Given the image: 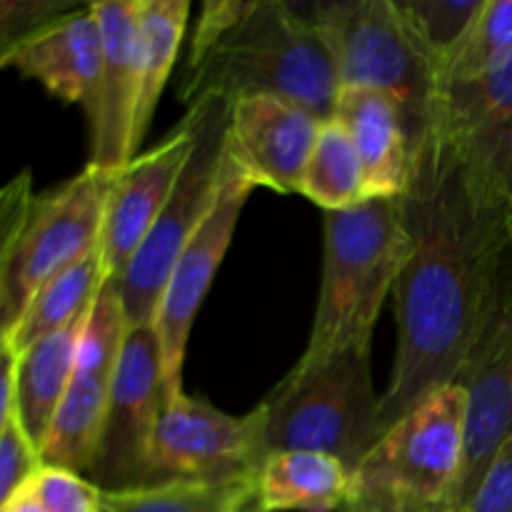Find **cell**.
<instances>
[{"label": "cell", "mask_w": 512, "mask_h": 512, "mask_svg": "<svg viewBox=\"0 0 512 512\" xmlns=\"http://www.w3.org/2000/svg\"><path fill=\"white\" fill-rule=\"evenodd\" d=\"M340 512H410L408 508H403L395 500L385 498V495L373 493V490H350L348 500L340 508Z\"/></svg>", "instance_id": "obj_34"}, {"label": "cell", "mask_w": 512, "mask_h": 512, "mask_svg": "<svg viewBox=\"0 0 512 512\" xmlns=\"http://www.w3.org/2000/svg\"><path fill=\"white\" fill-rule=\"evenodd\" d=\"M300 195L328 210H348L368 203L363 163L358 158L348 130L338 120H328L320 128L315 148L305 165Z\"/></svg>", "instance_id": "obj_25"}, {"label": "cell", "mask_w": 512, "mask_h": 512, "mask_svg": "<svg viewBox=\"0 0 512 512\" xmlns=\"http://www.w3.org/2000/svg\"><path fill=\"white\" fill-rule=\"evenodd\" d=\"M395 3L438 73V63L463 38L483 0H408V3L395 0Z\"/></svg>", "instance_id": "obj_27"}, {"label": "cell", "mask_w": 512, "mask_h": 512, "mask_svg": "<svg viewBox=\"0 0 512 512\" xmlns=\"http://www.w3.org/2000/svg\"><path fill=\"white\" fill-rule=\"evenodd\" d=\"M103 38V73L90 120V165L120 170L138 158V0L93 3Z\"/></svg>", "instance_id": "obj_15"}, {"label": "cell", "mask_w": 512, "mask_h": 512, "mask_svg": "<svg viewBox=\"0 0 512 512\" xmlns=\"http://www.w3.org/2000/svg\"><path fill=\"white\" fill-rule=\"evenodd\" d=\"M400 205L410 248L393 288L398 350L380 403L383 433L430 390L455 383L510 240V210L485 203L433 135Z\"/></svg>", "instance_id": "obj_1"}, {"label": "cell", "mask_w": 512, "mask_h": 512, "mask_svg": "<svg viewBox=\"0 0 512 512\" xmlns=\"http://www.w3.org/2000/svg\"><path fill=\"white\" fill-rule=\"evenodd\" d=\"M165 390L163 353L153 325H130L110 383L103 440L88 480L100 490L148 485V453Z\"/></svg>", "instance_id": "obj_12"}, {"label": "cell", "mask_w": 512, "mask_h": 512, "mask_svg": "<svg viewBox=\"0 0 512 512\" xmlns=\"http://www.w3.org/2000/svg\"><path fill=\"white\" fill-rule=\"evenodd\" d=\"M438 512H468V510H463V508H445V510H438Z\"/></svg>", "instance_id": "obj_37"}, {"label": "cell", "mask_w": 512, "mask_h": 512, "mask_svg": "<svg viewBox=\"0 0 512 512\" xmlns=\"http://www.w3.org/2000/svg\"><path fill=\"white\" fill-rule=\"evenodd\" d=\"M105 280L108 278H105L100 248L93 250L80 263L70 265L68 270L50 278L30 298V303L20 313L18 323L10 330V348L20 355L30 345L38 343V340L58 333L65 325H70L80 315L88 313Z\"/></svg>", "instance_id": "obj_23"}, {"label": "cell", "mask_w": 512, "mask_h": 512, "mask_svg": "<svg viewBox=\"0 0 512 512\" xmlns=\"http://www.w3.org/2000/svg\"><path fill=\"white\" fill-rule=\"evenodd\" d=\"M353 490V473L340 460L305 450H278L258 470L260 512H340Z\"/></svg>", "instance_id": "obj_21"}, {"label": "cell", "mask_w": 512, "mask_h": 512, "mask_svg": "<svg viewBox=\"0 0 512 512\" xmlns=\"http://www.w3.org/2000/svg\"><path fill=\"white\" fill-rule=\"evenodd\" d=\"M258 475L230 480H165L103 490L100 512H243L255 503Z\"/></svg>", "instance_id": "obj_24"}, {"label": "cell", "mask_w": 512, "mask_h": 512, "mask_svg": "<svg viewBox=\"0 0 512 512\" xmlns=\"http://www.w3.org/2000/svg\"><path fill=\"white\" fill-rule=\"evenodd\" d=\"M45 512H100L103 510V490L85 475L73 470L40 465L33 478Z\"/></svg>", "instance_id": "obj_29"}, {"label": "cell", "mask_w": 512, "mask_h": 512, "mask_svg": "<svg viewBox=\"0 0 512 512\" xmlns=\"http://www.w3.org/2000/svg\"><path fill=\"white\" fill-rule=\"evenodd\" d=\"M468 445V395L440 385L390 425L353 473V488L373 490L410 512L455 508Z\"/></svg>", "instance_id": "obj_6"}, {"label": "cell", "mask_w": 512, "mask_h": 512, "mask_svg": "<svg viewBox=\"0 0 512 512\" xmlns=\"http://www.w3.org/2000/svg\"><path fill=\"white\" fill-rule=\"evenodd\" d=\"M83 5L75 0H0V70L13 68L30 40Z\"/></svg>", "instance_id": "obj_28"}, {"label": "cell", "mask_w": 512, "mask_h": 512, "mask_svg": "<svg viewBox=\"0 0 512 512\" xmlns=\"http://www.w3.org/2000/svg\"><path fill=\"white\" fill-rule=\"evenodd\" d=\"M250 95L293 103L320 123L335 118L340 80L333 55L303 5L258 0L228 35L188 58L180 88L188 108L208 98L233 105Z\"/></svg>", "instance_id": "obj_2"}, {"label": "cell", "mask_w": 512, "mask_h": 512, "mask_svg": "<svg viewBox=\"0 0 512 512\" xmlns=\"http://www.w3.org/2000/svg\"><path fill=\"white\" fill-rule=\"evenodd\" d=\"M93 308V305H90ZM90 313V310H88ZM88 313L58 333L38 340L18 355L15 375V418L35 450H43L55 413L65 398L78 363Z\"/></svg>", "instance_id": "obj_20"}, {"label": "cell", "mask_w": 512, "mask_h": 512, "mask_svg": "<svg viewBox=\"0 0 512 512\" xmlns=\"http://www.w3.org/2000/svg\"><path fill=\"white\" fill-rule=\"evenodd\" d=\"M512 53V0H483L463 38L438 63V98L445 90L473 83ZM438 105V103H435Z\"/></svg>", "instance_id": "obj_26"}, {"label": "cell", "mask_w": 512, "mask_h": 512, "mask_svg": "<svg viewBox=\"0 0 512 512\" xmlns=\"http://www.w3.org/2000/svg\"><path fill=\"white\" fill-rule=\"evenodd\" d=\"M195 143V125L190 115L180 120L178 128L148 153L138 155L118 175L105 215L100 255L105 278L115 280L130 263L135 250L148 238L150 228L163 213L188 155Z\"/></svg>", "instance_id": "obj_17"}, {"label": "cell", "mask_w": 512, "mask_h": 512, "mask_svg": "<svg viewBox=\"0 0 512 512\" xmlns=\"http://www.w3.org/2000/svg\"><path fill=\"white\" fill-rule=\"evenodd\" d=\"M510 233H512V210H510Z\"/></svg>", "instance_id": "obj_38"}, {"label": "cell", "mask_w": 512, "mask_h": 512, "mask_svg": "<svg viewBox=\"0 0 512 512\" xmlns=\"http://www.w3.org/2000/svg\"><path fill=\"white\" fill-rule=\"evenodd\" d=\"M13 68L25 78L38 80L63 103H78L88 110L103 73V38L93 3L73 10L30 40Z\"/></svg>", "instance_id": "obj_19"}, {"label": "cell", "mask_w": 512, "mask_h": 512, "mask_svg": "<svg viewBox=\"0 0 512 512\" xmlns=\"http://www.w3.org/2000/svg\"><path fill=\"white\" fill-rule=\"evenodd\" d=\"M383 395L375 393L370 345H350L313 365H295L260 403L265 448L340 460L350 473L383 438Z\"/></svg>", "instance_id": "obj_4"}, {"label": "cell", "mask_w": 512, "mask_h": 512, "mask_svg": "<svg viewBox=\"0 0 512 512\" xmlns=\"http://www.w3.org/2000/svg\"><path fill=\"white\" fill-rule=\"evenodd\" d=\"M15 375H18V353L5 343L0 348V435L15 418Z\"/></svg>", "instance_id": "obj_33"}, {"label": "cell", "mask_w": 512, "mask_h": 512, "mask_svg": "<svg viewBox=\"0 0 512 512\" xmlns=\"http://www.w3.org/2000/svg\"><path fill=\"white\" fill-rule=\"evenodd\" d=\"M120 170L88 163L83 173L33 200L5 270L10 323H18L25 305L50 278L100 248Z\"/></svg>", "instance_id": "obj_8"}, {"label": "cell", "mask_w": 512, "mask_h": 512, "mask_svg": "<svg viewBox=\"0 0 512 512\" xmlns=\"http://www.w3.org/2000/svg\"><path fill=\"white\" fill-rule=\"evenodd\" d=\"M188 15V0H138V143H143L160 93L173 73L188 28Z\"/></svg>", "instance_id": "obj_22"}, {"label": "cell", "mask_w": 512, "mask_h": 512, "mask_svg": "<svg viewBox=\"0 0 512 512\" xmlns=\"http://www.w3.org/2000/svg\"><path fill=\"white\" fill-rule=\"evenodd\" d=\"M323 280L308 345L295 365H313L350 345L373 348L375 323L403 270L410 238L400 198H375L323 213Z\"/></svg>", "instance_id": "obj_3"}, {"label": "cell", "mask_w": 512, "mask_h": 512, "mask_svg": "<svg viewBox=\"0 0 512 512\" xmlns=\"http://www.w3.org/2000/svg\"><path fill=\"white\" fill-rule=\"evenodd\" d=\"M255 190L253 180L235 163L225 148L223 178H220L218 198L213 210L193 235L185 250L180 253L168 285H165L160 310L155 315V333H158L160 353H163L165 390L168 395L183 393V363L188 350L190 330L195 315L213 285L215 273L233 243V233L238 228L240 213Z\"/></svg>", "instance_id": "obj_14"}, {"label": "cell", "mask_w": 512, "mask_h": 512, "mask_svg": "<svg viewBox=\"0 0 512 512\" xmlns=\"http://www.w3.org/2000/svg\"><path fill=\"white\" fill-rule=\"evenodd\" d=\"M320 128L323 123L298 105L270 95H250L230 105L228 155L255 188L300 193Z\"/></svg>", "instance_id": "obj_16"}, {"label": "cell", "mask_w": 512, "mask_h": 512, "mask_svg": "<svg viewBox=\"0 0 512 512\" xmlns=\"http://www.w3.org/2000/svg\"><path fill=\"white\" fill-rule=\"evenodd\" d=\"M455 383L468 395V445L455 500V508H463L498 445L512 435V233L495 268L478 335Z\"/></svg>", "instance_id": "obj_10"}, {"label": "cell", "mask_w": 512, "mask_h": 512, "mask_svg": "<svg viewBox=\"0 0 512 512\" xmlns=\"http://www.w3.org/2000/svg\"><path fill=\"white\" fill-rule=\"evenodd\" d=\"M335 120L358 150L368 200L405 195L413 183L420 135L403 105L378 90L340 88Z\"/></svg>", "instance_id": "obj_18"}, {"label": "cell", "mask_w": 512, "mask_h": 512, "mask_svg": "<svg viewBox=\"0 0 512 512\" xmlns=\"http://www.w3.org/2000/svg\"><path fill=\"white\" fill-rule=\"evenodd\" d=\"M463 510L512 512V435L498 445Z\"/></svg>", "instance_id": "obj_31"}, {"label": "cell", "mask_w": 512, "mask_h": 512, "mask_svg": "<svg viewBox=\"0 0 512 512\" xmlns=\"http://www.w3.org/2000/svg\"><path fill=\"white\" fill-rule=\"evenodd\" d=\"M188 115L195 125V143L188 163L148 238L115 278L128 325L155 323L165 285L180 253L205 223L218 198L228 148L230 103L218 98L200 100L190 105Z\"/></svg>", "instance_id": "obj_7"}, {"label": "cell", "mask_w": 512, "mask_h": 512, "mask_svg": "<svg viewBox=\"0 0 512 512\" xmlns=\"http://www.w3.org/2000/svg\"><path fill=\"white\" fill-rule=\"evenodd\" d=\"M268 458L260 405L230 415L183 390L160 408L148 453V485L165 480L255 478Z\"/></svg>", "instance_id": "obj_9"}, {"label": "cell", "mask_w": 512, "mask_h": 512, "mask_svg": "<svg viewBox=\"0 0 512 512\" xmlns=\"http://www.w3.org/2000/svg\"><path fill=\"white\" fill-rule=\"evenodd\" d=\"M40 465V453L23 433L18 418H13L0 435V508L35 478Z\"/></svg>", "instance_id": "obj_30"}, {"label": "cell", "mask_w": 512, "mask_h": 512, "mask_svg": "<svg viewBox=\"0 0 512 512\" xmlns=\"http://www.w3.org/2000/svg\"><path fill=\"white\" fill-rule=\"evenodd\" d=\"M0 512H45L43 503H40L38 493H35L33 488V480H30L18 495H13V498L0 508Z\"/></svg>", "instance_id": "obj_35"}, {"label": "cell", "mask_w": 512, "mask_h": 512, "mask_svg": "<svg viewBox=\"0 0 512 512\" xmlns=\"http://www.w3.org/2000/svg\"><path fill=\"white\" fill-rule=\"evenodd\" d=\"M428 135L453 150L485 203L512 210V53L473 83L445 90Z\"/></svg>", "instance_id": "obj_13"}, {"label": "cell", "mask_w": 512, "mask_h": 512, "mask_svg": "<svg viewBox=\"0 0 512 512\" xmlns=\"http://www.w3.org/2000/svg\"><path fill=\"white\" fill-rule=\"evenodd\" d=\"M303 8L333 55L340 88L378 90L398 100L423 145L438 103V80L435 63L418 43L398 3L338 0Z\"/></svg>", "instance_id": "obj_5"}, {"label": "cell", "mask_w": 512, "mask_h": 512, "mask_svg": "<svg viewBox=\"0 0 512 512\" xmlns=\"http://www.w3.org/2000/svg\"><path fill=\"white\" fill-rule=\"evenodd\" d=\"M128 328L118 285L105 280L85 320L75 373L40 450L43 465L73 470L85 478L90 475L103 440L110 383Z\"/></svg>", "instance_id": "obj_11"}, {"label": "cell", "mask_w": 512, "mask_h": 512, "mask_svg": "<svg viewBox=\"0 0 512 512\" xmlns=\"http://www.w3.org/2000/svg\"><path fill=\"white\" fill-rule=\"evenodd\" d=\"M253 8L255 3H245V0H208V3H203L188 58L203 55L210 45L218 43L223 35H228L240 20L248 18Z\"/></svg>", "instance_id": "obj_32"}, {"label": "cell", "mask_w": 512, "mask_h": 512, "mask_svg": "<svg viewBox=\"0 0 512 512\" xmlns=\"http://www.w3.org/2000/svg\"><path fill=\"white\" fill-rule=\"evenodd\" d=\"M8 263L10 260H0V348L8 343L10 330H13L8 310V293H5V270H8Z\"/></svg>", "instance_id": "obj_36"}]
</instances>
